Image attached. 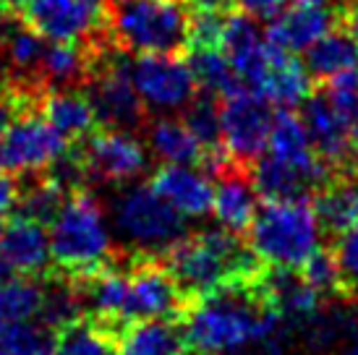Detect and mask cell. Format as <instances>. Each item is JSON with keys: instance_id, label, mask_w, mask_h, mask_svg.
I'll return each mask as SVG.
<instances>
[{"instance_id": "cell-19", "label": "cell", "mask_w": 358, "mask_h": 355, "mask_svg": "<svg viewBox=\"0 0 358 355\" xmlns=\"http://www.w3.org/2000/svg\"><path fill=\"white\" fill-rule=\"evenodd\" d=\"M340 24V16L332 8H301L293 6L290 10H282L278 19L269 21L267 42L272 48L285 52H306L317 40H322L327 31H332Z\"/></svg>"}, {"instance_id": "cell-6", "label": "cell", "mask_w": 358, "mask_h": 355, "mask_svg": "<svg viewBox=\"0 0 358 355\" xmlns=\"http://www.w3.org/2000/svg\"><path fill=\"white\" fill-rule=\"evenodd\" d=\"M129 52L110 42L97 50L94 68L84 87L90 97L97 123L108 131H134L147 120V105L141 102L139 92L131 79V63L126 60Z\"/></svg>"}, {"instance_id": "cell-20", "label": "cell", "mask_w": 358, "mask_h": 355, "mask_svg": "<svg viewBox=\"0 0 358 355\" xmlns=\"http://www.w3.org/2000/svg\"><path fill=\"white\" fill-rule=\"evenodd\" d=\"M257 94L267 99L269 105H278L282 110H293L303 105L314 94V79H311L306 66L296 55L272 48L267 73H264V79L259 84Z\"/></svg>"}, {"instance_id": "cell-44", "label": "cell", "mask_w": 358, "mask_h": 355, "mask_svg": "<svg viewBox=\"0 0 358 355\" xmlns=\"http://www.w3.org/2000/svg\"><path fill=\"white\" fill-rule=\"evenodd\" d=\"M3 227H6V225H3V219H0V236H3Z\"/></svg>"}, {"instance_id": "cell-32", "label": "cell", "mask_w": 358, "mask_h": 355, "mask_svg": "<svg viewBox=\"0 0 358 355\" xmlns=\"http://www.w3.org/2000/svg\"><path fill=\"white\" fill-rule=\"evenodd\" d=\"M299 272L322 298H348L345 282H343V275H340V266L335 261L332 248H319L317 254L308 259Z\"/></svg>"}, {"instance_id": "cell-26", "label": "cell", "mask_w": 358, "mask_h": 355, "mask_svg": "<svg viewBox=\"0 0 358 355\" xmlns=\"http://www.w3.org/2000/svg\"><path fill=\"white\" fill-rule=\"evenodd\" d=\"M303 66L314 81H332L358 68V45L343 27H335L317 40L303 55Z\"/></svg>"}, {"instance_id": "cell-17", "label": "cell", "mask_w": 358, "mask_h": 355, "mask_svg": "<svg viewBox=\"0 0 358 355\" xmlns=\"http://www.w3.org/2000/svg\"><path fill=\"white\" fill-rule=\"evenodd\" d=\"M150 186L183 217H207L215 209V186L207 173L180 165H159Z\"/></svg>"}, {"instance_id": "cell-13", "label": "cell", "mask_w": 358, "mask_h": 355, "mask_svg": "<svg viewBox=\"0 0 358 355\" xmlns=\"http://www.w3.org/2000/svg\"><path fill=\"white\" fill-rule=\"evenodd\" d=\"M79 147L92 180L126 183L131 178L141 175L150 162L144 144L129 131L102 129L79 141Z\"/></svg>"}, {"instance_id": "cell-1", "label": "cell", "mask_w": 358, "mask_h": 355, "mask_svg": "<svg viewBox=\"0 0 358 355\" xmlns=\"http://www.w3.org/2000/svg\"><path fill=\"white\" fill-rule=\"evenodd\" d=\"M267 275V272H264ZM282 316L259 282H233L191 303L183 319L191 350L199 355H230L246 345H262L278 335Z\"/></svg>"}, {"instance_id": "cell-40", "label": "cell", "mask_w": 358, "mask_h": 355, "mask_svg": "<svg viewBox=\"0 0 358 355\" xmlns=\"http://www.w3.org/2000/svg\"><path fill=\"white\" fill-rule=\"evenodd\" d=\"M31 6V0H0V8L10 10V13H19V16H24V10Z\"/></svg>"}, {"instance_id": "cell-25", "label": "cell", "mask_w": 358, "mask_h": 355, "mask_svg": "<svg viewBox=\"0 0 358 355\" xmlns=\"http://www.w3.org/2000/svg\"><path fill=\"white\" fill-rule=\"evenodd\" d=\"M264 290L272 298L278 314L285 316V319H296V321L314 319L319 303H322V296L301 277L299 269H272V266H267Z\"/></svg>"}, {"instance_id": "cell-42", "label": "cell", "mask_w": 358, "mask_h": 355, "mask_svg": "<svg viewBox=\"0 0 358 355\" xmlns=\"http://www.w3.org/2000/svg\"><path fill=\"white\" fill-rule=\"evenodd\" d=\"M8 316H6V311H3V303H0V340H3V332H6V326H8Z\"/></svg>"}, {"instance_id": "cell-16", "label": "cell", "mask_w": 358, "mask_h": 355, "mask_svg": "<svg viewBox=\"0 0 358 355\" xmlns=\"http://www.w3.org/2000/svg\"><path fill=\"white\" fill-rule=\"evenodd\" d=\"M0 259L19 277H42L52 275L50 254V230L37 219L13 217L6 222L0 236Z\"/></svg>"}, {"instance_id": "cell-35", "label": "cell", "mask_w": 358, "mask_h": 355, "mask_svg": "<svg viewBox=\"0 0 358 355\" xmlns=\"http://www.w3.org/2000/svg\"><path fill=\"white\" fill-rule=\"evenodd\" d=\"M332 254L340 266V275L345 282L348 298H356L358 293V222L348 227L345 233L332 238Z\"/></svg>"}, {"instance_id": "cell-11", "label": "cell", "mask_w": 358, "mask_h": 355, "mask_svg": "<svg viewBox=\"0 0 358 355\" xmlns=\"http://www.w3.org/2000/svg\"><path fill=\"white\" fill-rule=\"evenodd\" d=\"M71 141L60 136L40 110L19 115L0 133V173L40 175L58 162Z\"/></svg>"}, {"instance_id": "cell-24", "label": "cell", "mask_w": 358, "mask_h": 355, "mask_svg": "<svg viewBox=\"0 0 358 355\" xmlns=\"http://www.w3.org/2000/svg\"><path fill=\"white\" fill-rule=\"evenodd\" d=\"M314 209L322 222V230L329 238L345 233L348 227L358 222V170L350 173H338L329 178V183L317 196H314Z\"/></svg>"}, {"instance_id": "cell-2", "label": "cell", "mask_w": 358, "mask_h": 355, "mask_svg": "<svg viewBox=\"0 0 358 355\" xmlns=\"http://www.w3.org/2000/svg\"><path fill=\"white\" fill-rule=\"evenodd\" d=\"M162 259L191 300L233 282H259L267 272V264L251 251L249 240L225 227L189 233Z\"/></svg>"}, {"instance_id": "cell-45", "label": "cell", "mask_w": 358, "mask_h": 355, "mask_svg": "<svg viewBox=\"0 0 358 355\" xmlns=\"http://www.w3.org/2000/svg\"><path fill=\"white\" fill-rule=\"evenodd\" d=\"M0 355H3V353H0Z\"/></svg>"}, {"instance_id": "cell-37", "label": "cell", "mask_w": 358, "mask_h": 355, "mask_svg": "<svg viewBox=\"0 0 358 355\" xmlns=\"http://www.w3.org/2000/svg\"><path fill=\"white\" fill-rule=\"evenodd\" d=\"M19 196H21L19 183L10 175H6V173H0V217L10 215L13 209L19 207Z\"/></svg>"}, {"instance_id": "cell-28", "label": "cell", "mask_w": 358, "mask_h": 355, "mask_svg": "<svg viewBox=\"0 0 358 355\" xmlns=\"http://www.w3.org/2000/svg\"><path fill=\"white\" fill-rule=\"evenodd\" d=\"M52 355H118V340L90 316H81L79 321L55 332Z\"/></svg>"}, {"instance_id": "cell-33", "label": "cell", "mask_w": 358, "mask_h": 355, "mask_svg": "<svg viewBox=\"0 0 358 355\" xmlns=\"http://www.w3.org/2000/svg\"><path fill=\"white\" fill-rule=\"evenodd\" d=\"M324 94L332 102L340 120L345 123V129H348L350 138H353V144L358 149V68L327 81Z\"/></svg>"}, {"instance_id": "cell-22", "label": "cell", "mask_w": 358, "mask_h": 355, "mask_svg": "<svg viewBox=\"0 0 358 355\" xmlns=\"http://www.w3.org/2000/svg\"><path fill=\"white\" fill-rule=\"evenodd\" d=\"M40 113L71 144H79L84 138H90L92 133H97V126H100L90 97L81 89L48 92L40 102Z\"/></svg>"}, {"instance_id": "cell-15", "label": "cell", "mask_w": 358, "mask_h": 355, "mask_svg": "<svg viewBox=\"0 0 358 355\" xmlns=\"http://www.w3.org/2000/svg\"><path fill=\"white\" fill-rule=\"evenodd\" d=\"M220 50L225 52L230 68L236 71L241 84L257 92L267 73L269 52H272L267 34H262L257 19H251L246 13H230L225 19Z\"/></svg>"}, {"instance_id": "cell-18", "label": "cell", "mask_w": 358, "mask_h": 355, "mask_svg": "<svg viewBox=\"0 0 358 355\" xmlns=\"http://www.w3.org/2000/svg\"><path fill=\"white\" fill-rule=\"evenodd\" d=\"M212 212H215L220 227H225L236 236L249 233L259 215V194L249 170L233 165L222 175H217Z\"/></svg>"}, {"instance_id": "cell-30", "label": "cell", "mask_w": 358, "mask_h": 355, "mask_svg": "<svg viewBox=\"0 0 358 355\" xmlns=\"http://www.w3.org/2000/svg\"><path fill=\"white\" fill-rule=\"evenodd\" d=\"M45 296V277H13L6 285H0V303L8 316V321H31L37 319Z\"/></svg>"}, {"instance_id": "cell-43", "label": "cell", "mask_w": 358, "mask_h": 355, "mask_svg": "<svg viewBox=\"0 0 358 355\" xmlns=\"http://www.w3.org/2000/svg\"><path fill=\"white\" fill-rule=\"evenodd\" d=\"M340 355H358V345H350V347H345Z\"/></svg>"}, {"instance_id": "cell-8", "label": "cell", "mask_w": 358, "mask_h": 355, "mask_svg": "<svg viewBox=\"0 0 358 355\" xmlns=\"http://www.w3.org/2000/svg\"><path fill=\"white\" fill-rule=\"evenodd\" d=\"M126 269H129V306H126L129 324L150 319H176V321L186 319L194 300L173 277L165 259L157 254L134 251L126 259Z\"/></svg>"}, {"instance_id": "cell-5", "label": "cell", "mask_w": 358, "mask_h": 355, "mask_svg": "<svg viewBox=\"0 0 358 355\" xmlns=\"http://www.w3.org/2000/svg\"><path fill=\"white\" fill-rule=\"evenodd\" d=\"M314 198L264 201L249 230V246L272 269H301L322 248Z\"/></svg>"}, {"instance_id": "cell-14", "label": "cell", "mask_w": 358, "mask_h": 355, "mask_svg": "<svg viewBox=\"0 0 358 355\" xmlns=\"http://www.w3.org/2000/svg\"><path fill=\"white\" fill-rule=\"evenodd\" d=\"M301 118L306 123V131L317 154L332 170V175L358 170V149L350 138L348 129H345V123L340 120L332 102L327 99V94H311L303 102Z\"/></svg>"}, {"instance_id": "cell-39", "label": "cell", "mask_w": 358, "mask_h": 355, "mask_svg": "<svg viewBox=\"0 0 358 355\" xmlns=\"http://www.w3.org/2000/svg\"><path fill=\"white\" fill-rule=\"evenodd\" d=\"M338 16H340V27L348 31L358 45V3H345V6L338 10Z\"/></svg>"}, {"instance_id": "cell-9", "label": "cell", "mask_w": 358, "mask_h": 355, "mask_svg": "<svg viewBox=\"0 0 358 355\" xmlns=\"http://www.w3.org/2000/svg\"><path fill=\"white\" fill-rule=\"evenodd\" d=\"M272 105L251 89H241L220 102V123H222V144L233 165L251 170L259 157L267 154L272 126H275Z\"/></svg>"}, {"instance_id": "cell-10", "label": "cell", "mask_w": 358, "mask_h": 355, "mask_svg": "<svg viewBox=\"0 0 358 355\" xmlns=\"http://www.w3.org/2000/svg\"><path fill=\"white\" fill-rule=\"evenodd\" d=\"M24 21L50 42L92 45L110 34V0H31Z\"/></svg>"}, {"instance_id": "cell-3", "label": "cell", "mask_w": 358, "mask_h": 355, "mask_svg": "<svg viewBox=\"0 0 358 355\" xmlns=\"http://www.w3.org/2000/svg\"><path fill=\"white\" fill-rule=\"evenodd\" d=\"M50 254L52 275L63 280L92 275L115 259L102 207L90 194V188L66 196L60 212L50 222Z\"/></svg>"}, {"instance_id": "cell-7", "label": "cell", "mask_w": 358, "mask_h": 355, "mask_svg": "<svg viewBox=\"0 0 358 355\" xmlns=\"http://www.w3.org/2000/svg\"><path fill=\"white\" fill-rule=\"evenodd\" d=\"M115 222L136 251L162 256L180 238L189 236L186 217L147 186L129 188L115 204Z\"/></svg>"}, {"instance_id": "cell-34", "label": "cell", "mask_w": 358, "mask_h": 355, "mask_svg": "<svg viewBox=\"0 0 358 355\" xmlns=\"http://www.w3.org/2000/svg\"><path fill=\"white\" fill-rule=\"evenodd\" d=\"M42 97H45V94L37 92V89L16 84V81H10V79L0 81V133L8 129L19 115H27V113L40 110Z\"/></svg>"}, {"instance_id": "cell-36", "label": "cell", "mask_w": 358, "mask_h": 355, "mask_svg": "<svg viewBox=\"0 0 358 355\" xmlns=\"http://www.w3.org/2000/svg\"><path fill=\"white\" fill-rule=\"evenodd\" d=\"M288 0H236L241 13H246L257 21H275L282 13Z\"/></svg>"}, {"instance_id": "cell-27", "label": "cell", "mask_w": 358, "mask_h": 355, "mask_svg": "<svg viewBox=\"0 0 358 355\" xmlns=\"http://www.w3.org/2000/svg\"><path fill=\"white\" fill-rule=\"evenodd\" d=\"M186 60H189L191 71L196 76V84H199L204 92L215 94V97H230L241 89H246L238 81L236 71L230 68L225 52L217 48H194L186 52Z\"/></svg>"}, {"instance_id": "cell-4", "label": "cell", "mask_w": 358, "mask_h": 355, "mask_svg": "<svg viewBox=\"0 0 358 355\" xmlns=\"http://www.w3.org/2000/svg\"><path fill=\"white\" fill-rule=\"evenodd\" d=\"M191 16L186 0H110V34L123 52L186 55Z\"/></svg>"}, {"instance_id": "cell-31", "label": "cell", "mask_w": 358, "mask_h": 355, "mask_svg": "<svg viewBox=\"0 0 358 355\" xmlns=\"http://www.w3.org/2000/svg\"><path fill=\"white\" fill-rule=\"evenodd\" d=\"M3 355H52L55 353V332L50 326L31 321H10L0 340Z\"/></svg>"}, {"instance_id": "cell-38", "label": "cell", "mask_w": 358, "mask_h": 355, "mask_svg": "<svg viewBox=\"0 0 358 355\" xmlns=\"http://www.w3.org/2000/svg\"><path fill=\"white\" fill-rule=\"evenodd\" d=\"M191 13H228L236 0H186Z\"/></svg>"}, {"instance_id": "cell-29", "label": "cell", "mask_w": 358, "mask_h": 355, "mask_svg": "<svg viewBox=\"0 0 358 355\" xmlns=\"http://www.w3.org/2000/svg\"><path fill=\"white\" fill-rule=\"evenodd\" d=\"M66 196H69V194L60 186H55L45 173H42V175H34L27 186H21L19 207H16L19 212H16V215L37 219V222L50 227V222L60 212Z\"/></svg>"}, {"instance_id": "cell-23", "label": "cell", "mask_w": 358, "mask_h": 355, "mask_svg": "<svg viewBox=\"0 0 358 355\" xmlns=\"http://www.w3.org/2000/svg\"><path fill=\"white\" fill-rule=\"evenodd\" d=\"M152 152L165 165H180V168L209 170L207 149L199 144V138L189 131L183 118H155L147 129Z\"/></svg>"}, {"instance_id": "cell-41", "label": "cell", "mask_w": 358, "mask_h": 355, "mask_svg": "<svg viewBox=\"0 0 358 355\" xmlns=\"http://www.w3.org/2000/svg\"><path fill=\"white\" fill-rule=\"evenodd\" d=\"M293 6H301V8H329V0H290Z\"/></svg>"}, {"instance_id": "cell-21", "label": "cell", "mask_w": 358, "mask_h": 355, "mask_svg": "<svg viewBox=\"0 0 358 355\" xmlns=\"http://www.w3.org/2000/svg\"><path fill=\"white\" fill-rule=\"evenodd\" d=\"M186 324L176 319L134 321L118 337V355H191Z\"/></svg>"}, {"instance_id": "cell-12", "label": "cell", "mask_w": 358, "mask_h": 355, "mask_svg": "<svg viewBox=\"0 0 358 355\" xmlns=\"http://www.w3.org/2000/svg\"><path fill=\"white\" fill-rule=\"evenodd\" d=\"M131 79L141 102L152 110H186L199 94L189 60L180 55H139L131 63Z\"/></svg>"}]
</instances>
